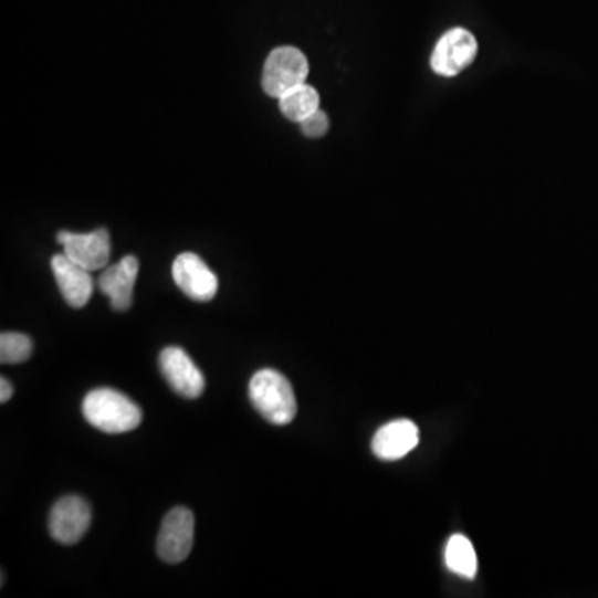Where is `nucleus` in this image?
<instances>
[{"instance_id":"4468645a","label":"nucleus","mask_w":598,"mask_h":598,"mask_svg":"<svg viewBox=\"0 0 598 598\" xmlns=\"http://www.w3.org/2000/svg\"><path fill=\"white\" fill-rule=\"evenodd\" d=\"M445 565L452 574L464 578H474L478 575V554L474 545L464 535H452L445 545Z\"/></svg>"},{"instance_id":"f03ea898","label":"nucleus","mask_w":598,"mask_h":598,"mask_svg":"<svg viewBox=\"0 0 598 598\" xmlns=\"http://www.w3.org/2000/svg\"><path fill=\"white\" fill-rule=\"evenodd\" d=\"M250 401L274 426L293 422L297 405L290 381L274 369H261L250 381Z\"/></svg>"},{"instance_id":"9b49d317","label":"nucleus","mask_w":598,"mask_h":598,"mask_svg":"<svg viewBox=\"0 0 598 598\" xmlns=\"http://www.w3.org/2000/svg\"><path fill=\"white\" fill-rule=\"evenodd\" d=\"M138 260L125 256L114 266L107 267L98 277V287L111 300L115 312H127L134 302L135 281L138 276Z\"/></svg>"},{"instance_id":"f8f14e48","label":"nucleus","mask_w":598,"mask_h":598,"mask_svg":"<svg viewBox=\"0 0 598 598\" xmlns=\"http://www.w3.org/2000/svg\"><path fill=\"white\" fill-rule=\"evenodd\" d=\"M419 444V429L409 419L388 422L376 432L373 439V452L382 461H398Z\"/></svg>"},{"instance_id":"423d86ee","label":"nucleus","mask_w":598,"mask_h":598,"mask_svg":"<svg viewBox=\"0 0 598 598\" xmlns=\"http://www.w3.org/2000/svg\"><path fill=\"white\" fill-rule=\"evenodd\" d=\"M91 522L92 511L87 501L78 495H69L52 507L49 531L59 544H77L87 534Z\"/></svg>"},{"instance_id":"2eb2a0df","label":"nucleus","mask_w":598,"mask_h":598,"mask_svg":"<svg viewBox=\"0 0 598 598\" xmlns=\"http://www.w3.org/2000/svg\"><path fill=\"white\" fill-rule=\"evenodd\" d=\"M34 352V343L21 333H2L0 336V361L2 365H21Z\"/></svg>"},{"instance_id":"20e7f679","label":"nucleus","mask_w":598,"mask_h":598,"mask_svg":"<svg viewBox=\"0 0 598 598\" xmlns=\"http://www.w3.org/2000/svg\"><path fill=\"white\" fill-rule=\"evenodd\" d=\"M478 39L468 29L454 28L445 32L431 55V67L441 77H455L475 61Z\"/></svg>"},{"instance_id":"f257e3e1","label":"nucleus","mask_w":598,"mask_h":598,"mask_svg":"<svg viewBox=\"0 0 598 598\" xmlns=\"http://www.w3.org/2000/svg\"><path fill=\"white\" fill-rule=\"evenodd\" d=\"M84 416L88 424L105 434H124L141 424V409L115 389H94L84 399Z\"/></svg>"},{"instance_id":"7ed1b4c3","label":"nucleus","mask_w":598,"mask_h":598,"mask_svg":"<svg viewBox=\"0 0 598 598\" xmlns=\"http://www.w3.org/2000/svg\"><path fill=\"white\" fill-rule=\"evenodd\" d=\"M308 74L310 64L306 55L300 49L286 45L274 49L267 55L261 85L270 97L280 98L297 85L305 84Z\"/></svg>"},{"instance_id":"9d476101","label":"nucleus","mask_w":598,"mask_h":598,"mask_svg":"<svg viewBox=\"0 0 598 598\" xmlns=\"http://www.w3.org/2000/svg\"><path fill=\"white\" fill-rule=\"evenodd\" d=\"M52 271H54L62 296L72 308H84L91 302L92 293H94L91 271L75 263L65 253L55 254L52 258Z\"/></svg>"},{"instance_id":"1a4fd4ad","label":"nucleus","mask_w":598,"mask_h":598,"mask_svg":"<svg viewBox=\"0 0 598 598\" xmlns=\"http://www.w3.org/2000/svg\"><path fill=\"white\" fill-rule=\"evenodd\" d=\"M160 371L165 381L181 398L197 399L203 395L204 378L183 349L165 348L160 355Z\"/></svg>"},{"instance_id":"dca6fc26","label":"nucleus","mask_w":598,"mask_h":598,"mask_svg":"<svg viewBox=\"0 0 598 598\" xmlns=\"http://www.w3.org/2000/svg\"><path fill=\"white\" fill-rule=\"evenodd\" d=\"M303 134L308 138H322L328 134L329 118L323 111H316L315 114L306 117L305 120L300 122Z\"/></svg>"},{"instance_id":"39448f33","label":"nucleus","mask_w":598,"mask_h":598,"mask_svg":"<svg viewBox=\"0 0 598 598\" xmlns=\"http://www.w3.org/2000/svg\"><path fill=\"white\" fill-rule=\"evenodd\" d=\"M195 541L193 512L175 507L165 515L158 534L157 552L167 564H180L190 555Z\"/></svg>"},{"instance_id":"0eeeda50","label":"nucleus","mask_w":598,"mask_h":598,"mask_svg":"<svg viewBox=\"0 0 598 598\" xmlns=\"http://www.w3.org/2000/svg\"><path fill=\"white\" fill-rule=\"evenodd\" d=\"M57 241L64 246V253L85 270H104L111 261V234L105 228L82 234L59 231Z\"/></svg>"},{"instance_id":"ddd939ff","label":"nucleus","mask_w":598,"mask_h":598,"mask_svg":"<svg viewBox=\"0 0 598 598\" xmlns=\"http://www.w3.org/2000/svg\"><path fill=\"white\" fill-rule=\"evenodd\" d=\"M280 101V111L287 120L300 122L305 120L310 115L319 111V94L315 87L308 84L297 85L293 91L286 92Z\"/></svg>"},{"instance_id":"f3484780","label":"nucleus","mask_w":598,"mask_h":598,"mask_svg":"<svg viewBox=\"0 0 598 598\" xmlns=\"http://www.w3.org/2000/svg\"><path fill=\"white\" fill-rule=\"evenodd\" d=\"M12 395H14V388L11 382L6 378L0 379V401L8 402Z\"/></svg>"},{"instance_id":"6e6552de","label":"nucleus","mask_w":598,"mask_h":598,"mask_svg":"<svg viewBox=\"0 0 598 598\" xmlns=\"http://www.w3.org/2000/svg\"><path fill=\"white\" fill-rule=\"evenodd\" d=\"M175 283L193 302L207 303L218 291V277L198 254L181 253L171 267Z\"/></svg>"}]
</instances>
